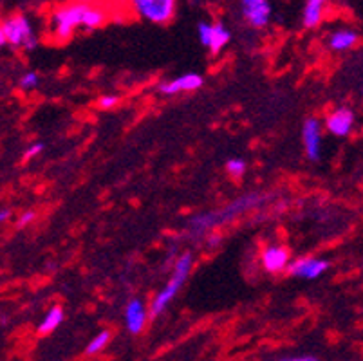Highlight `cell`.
I'll list each match as a JSON object with an SVG mask.
<instances>
[{"label":"cell","mask_w":363,"mask_h":361,"mask_svg":"<svg viewBox=\"0 0 363 361\" xmlns=\"http://www.w3.org/2000/svg\"><path fill=\"white\" fill-rule=\"evenodd\" d=\"M325 130L335 138H347L354 128V112L347 107H338L328 114L325 121Z\"/></svg>","instance_id":"30bf717a"},{"label":"cell","mask_w":363,"mask_h":361,"mask_svg":"<svg viewBox=\"0 0 363 361\" xmlns=\"http://www.w3.org/2000/svg\"><path fill=\"white\" fill-rule=\"evenodd\" d=\"M302 143L309 161H318L322 155V123L316 118H308L303 121Z\"/></svg>","instance_id":"9c48e42d"},{"label":"cell","mask_w":363,"mask_h":361,"mask_svg":"<svg viewBox=\"0 0 363 361\" xmlns=\"http://www.w3.org/2000/svg\"><path fill=\"white\" fill-rule=\"evenodd\" d=\"M9 215H11V211H9L8 208H2V211H0V223H6L9 218Z\"/></svg>","instance_id":"d4e9b609"},{"label":"cell","mask_w":363,"mask_h":361,"mask_svg":"<svg viewBox=\"0 0 363 361\" xmlns=\"http://www.w3.org/2000/svg\"><path fill=\"white\" fill-rule=\"evenodd\" d=\"M192 267H194V255L192 253L179 255V258H177L174 267H172L170 280H168L167 286H164L150 302V307H148V309H150V318L161 316V314L167 311V307L170 306L172 300L177 296L181 287L184 286V282H186L190 273H192Z\"/></svg>","instance_id":"3957f363"},{"label":"cell","mask_w":363,"mask_h":361,"mask_svg":"<svg viewBox=\"0 0 363 361\" xmlns=\"http://www.w3.org/2000/svg\"><path fill=\"white\" fill-rule=\"evenodd\" d=\"M262 266L267 273H282L288 271L289 267V251L288 248L280 246V244H269L262 251Z\"/></svg>","instance_id":"4fadbf2b"},{"label":"cell","mask_w":363,"mask_h":361,"mask_svg":"<svg viewBox=\"0 0 363 361\" xmlns=\"http://www.w3.org/2000/svg\"><path fill=\"white\" fill-rule=\"evenodd\" d=\"M279 361H318V357L315 356H295V357H282Z\"/></svg>","instance_id":"cb8c5ba5"},{"label":"cell","mask_w":363,"mask_h":361,"mask_svg":"<svg viewBox=\"0 0 363 361\" xmlns=\"http://www.w3.org/2000/svg\"><path fill=\"white\" fill-rule=\"evenodd\" d=\"M150 318V309L141 298H130L125 306V326L130 334H141Z\"/></svg>","instance_id":"8fae6325"},{"label":"cell","mask_w":363,"mask_h":361,"mask_svg":"<svg viewBox=\"0 0 363 361\" xmlns=\"http://www.w3.org/2000/svg\"><path fill=\"white\" fill-rule=\"evenodd\" d=\"M329 262L325 258L318 257H302L296 258L289 264L288 273L295 278H303V280H316L323 273H328Z\"/></svg>","instance_id":"ba28073f"},{"label":"cell","mask_w":363,"mask_h":361,"mask_svg":"<svg viewBox=\"0 0 363 361\" xmlns=\"http://www.w3.org/2000/svg\"><path fill=\"white\" fill-rule=\"evenodd\" d=\"M38 84H40V78H38V74L35 71H26L21 76V82H18L22 91H33V89L38 87Z\"/></svg>","instance_id":"ffe728a7"},{"label":"cell","mask_w":363,"mask_h":361,"mask_svg":"<svg viewBox=\"0 0 363 361\" xmlns=\"http://www.w3.org/2000/svg\"><path fill=\"white\" fill-rule=\"evenodd\" d=\"M204 79L203 76L197 74V72H186V74H181L174 79H168L160 84L157 91L163 96H176L181 92H194L197 89L203 87Z\"/></svg>","instance_id":"7c38bea8"},{"label":"cell","mask_w":363,"mask_h":361,"mask_svg":"<svg viewBox=\"0 0 363 361\" xmlns=\"http://www.w3.org/2000/svg\"><path fill=\"white\" fill-rule=\"evenodd\" d=\"M328 0H306L302 13V24L303 28L315 29L322 24L323 13H325Z\"/></svg>","instance_id":"9a60e30c"},{"label":"cell","mask_w":363,"mask_h":361,"mask_svg":"<svg viewBox=\"0 0 363 361\" xmlns=\"http://www.w3.org/2000/svg\"><path fill=\"white\" fill-rule=\"evenodd\" d=\"M128 6L138 18L156 26H167L176 16L177 0H130Z\"/></svg>","instance_id":"5b68a950"},{"label":"cell","mask_w":363,"mask_h":361,"mask_svg":"<svg viewBox=\"0 0 363 361\" xmlns=\"http://www.w3.org/2000/svg\"><path fill=\"white\" fill-rule=\"evenodd\" d=\"M44 143H33V145H29L28 148H26V152H24V159H33V157H36V155H40L42 152H44Z\"/></svg>","instance_id":"7402d4cb"},{"label":"cell","mask_w":363,"mask_h":361,"mask_svg":"<svg viewBox=\"0 0 363 361\" xmlns=\"http://www.w3.org/2000/svg\"><path fill=\"white\" fill-rule=\"evenodd\" d=\"M105 20H107V11L104 8L96 4H89L87 11H85L84 29L85 31H96L105 24Z\"/></svg>","instance_id":"e0dca14e"},{"label":"cell","mask_w":363,"mask_h":361,"mask_svg":"<svg viewBox=\"0 0 363 361\" xmlns=\"http://www.w3.org/2000/svg\"><path fill=\"white\" fill-rule=\"evenodd\" d=\"M0 44L13 49L35 51L38 48V36H36L29 16L16 13V15H11L2 20V26H0Z\"/></svg>","instance_id":"277c9868"},{"label":"cell","mask_w":363,"mask_h":361,"mask_svg":"<svg viewBox=\"0 0 363 361\" xmlns=\"http://www.w3.org/2000/svg\"><path fill=\"white\" fill-rule=\"evenodd\" d=\"M359 35L351 28H340L328 36V48L335 52H345L356 48Z\"/></svg>","instance_id":"5bb4252c"},{"label":"cell","mask_w":363,"mask_h":361,"mask_svg":"<svg viewBox=\"0 0 363 361\" xmlns=\"http://www.w3.org/2000/svg\"><path fill=\"white\" fill-rule=\"evenodd\" d=\"M118 101H120V96L116 94H104L100 99H98V107L101 111H108V109L116 107Z\"/></svg>","instance_id":"44dd1931"},{"label":"cell","mask_w":363,"mask_h":361,"mask_svg":"<svg viewBox=\"0 0 363 361\" xmlns=\"http://www.w3.org/2000/svg\"><path fill=\"white\" fill-rule=\"evenodd\" d=\"M239 13L252 29H264L272 22L269 0H239Z\"/></svg>","instance_id":"52a82bcc"},{"label":"cell","mask_w":363,"mask_h":361,"mask_svg":"<svg viewBox=\"0 0 363 361\" xmlns=\"http://www.w3.org/2000/svg\"><path fill=\"white\" fill-rule=\"evenodd\" d=\"M89 4L85 2H67L52 9L49 16V35L56 42H67L74 35L76 29H84L85 11Z\"/></svg>","instance_id":"7a4b0ae2"},{"label":"cell","mask_w":363,"mask_h":361,"mask_svg":"<svg viewBox=\"0 0 363 361\" xmlns=\"http://www.w3.org/2000/svg\"><path fill=\"white\" fill-rule=\"evenodd\" d=\"M267 199H269V195L262 194V191H247V194L233 199L232 203H228L226 206L219 208V210L208 211V213H201L190 218V223H188V233L196 238L203 237V235L210 233V231H213L216 228L233 223V221L239 218L240 215L262 206Z\"/></svg>","instance_id":"6da1fadb"},{"label":"cell","mask_w":363,"mask_h":361,"mask_svg":"<svg viewBox=\"0 0 363 361\" xmlns=\"http://www.w3.org/2000/svg\"><path fill=\"white\" fill-rule=\"evenodd\" d=\"M78 2H85V4H89V2H91V0H78Z\"/></svg>","instance_id":"4316f807"},{"label":"cell","mask_w":363,"mask_h":361,"mask_svg":"<svg viewBox=\"0 0 363 361\" xmlns=\"http://www.w3.org/2000/svg\"><path fill=\"white\" fill-rule=\"evenodd\" d=\"M362 94H363V87H362Z\"/></svg>","instance_id":"83f0119b"},{"label":"cell","mask_w":363,"mask_h":361,"mask_svg":"<svg viewBox=\"0 0 363 361\" xmlns=\"http://www.w3.org/2000/svg\"><path fill=\"white\" fill-rule=\"evenodd\" d=\"M112 4H118V6H123V4H130V0H111Z\"/></svg>","instance_id":"484cf974"},{"label":"cell","mask_w":363,"mask_h":361,"mask_svg":"<svg viewBox=\"0 0 363 361\" xmlns=\"http://www.w3.org/2000/svg\"><path fill=\"white\" fill-rule=\"evenodd\" d=\"M36 218V211H26V213L21 215L18 218V226H29Z\"/></svg>","instance_id":"603a6c76"},{"label":"cell","mask_w":363,"mask_h":361,"mask_svg":"<svg viewBox=\"0 0 363 361\" xmlns=\"http://www.w3.org/2000/svg\"><path fill=\"white\" fill-rule=\"evenodd\" d=\"M108 342H111V331H100V333H98L96 336H92L91 342L87 343L85 354H87V356H94V354L101 352V350L108 345Z\"/></svg>","instance_id":"ac0fdd59"},{"label":"cell","mask_w":363,"mask_h":361,"mask_svg":"<svg viewBox=\"0 0 363 361\" xmlns=\"http://www.w3.org/2000/svg\"><path fill=\"white\" fill-rule=\"evenodd\" d=\"M64 323V309L58 306H52L51 309L45 313L44 320L40 322V326H38V333L40 334H51L55 333L58 327Z\"/></svg>","instance_id":"2e32d148"},{"label":"cell","mask_w":363,"mask_h":361,"mask_svg":"<svg viewBox=\"0 0 363 361\" xmlns=\"http://www.w3.org/2000/svg\"><path fill=\"white\" fill-rule=\"evenodd\" d=\"M197 36H199V42L203 44V48H206L212 55H219L230 44L232 31L220 20H216V22L203 20V22L197 24Z\"/></svg>","instance_id":"8992f818"},{"label":"cell","mask_w":363,"mask_h":361,"mask_svg":"<svg viewBox=\"0 0 363 361\" xmlns=\"http://www.w3.org/2000/svg\"><path fill=\"white\" fill-rule=\"evenodd\" d=\"M226 172L232 177H242L244 172H246V161L240 157H232L226 161Z\"/></svg>","instance_id":"d6986e66"}]
</instances>
